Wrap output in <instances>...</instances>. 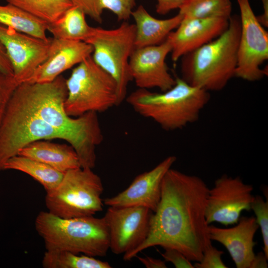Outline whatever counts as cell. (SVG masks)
Wrapping results in <instances>:
<instances>
[{
	"mask_svg": "<svg viewBox=\"0 0 268 268\" xmlns=\"http://www.w3.org/2000/svg\"><path fill=\"white\" fill-rule=\"evenodd\" d=\"M99 6L103 11L108 9L114 13L119 21H126L132 15L135 5V0H99Z\"/></svg>",
	"mask_w": 268,
	"mask_h": 268,
	"instance_id": "cell-27",
	"label": "cell"
},
{
	"mask_svg": "<svg viewBox=\"0 0 268 268\" xmlns=\"http://www.w3.org/2000/svg\"><path fill=\"white\" fill-rule=\"evenodd\" d=\"M73 4L81 9L90 18L98 23L102 22L103 11L100 9L99 0H69Z\"/></svg>",
	"mask_w": 268,
	"mask_h": 268,
	"instance_id": "cell-30",
	"label": "cell"
},
{
	"mask_svg": "<svg viewBox=\"0 0 268 268\" xmlns=\"http://www.w3.org/2000/svg\"><path fill=\"white\" fill-rule=\"evenodd\" d=\"M135 22V48L159 45L180 24L183 15H176L165 19L153 17L143 5L133 10L132 15Z\"/></svg>",
	"mask_w": 268,
	"mask_h": 268,
	"instance_id": "cell-18",
	"label": "cell"
},
{
	"mask_svg": "<svg viewBox=\"0 0 268 268\" xmlns=\"http://www.w3.org/2000/svg\"><path fill=\"white\" fill-rule=\"evenodd\" d=\"M52 38L43 40L0 24V42L5 49L14 77L26 82L47 59Z\"/></svg>",
	"mask_w": 268,
	"mask_h": 268,
	"instance_id": "cell-12",
	"label": "cell"
},
{
	"mask_svg": "<svg viewBox=\"0 0 268 268\" xmlns=\"http://www.w3.org/2000/svg\"><path fill=\"white\" fill-rule=\"evenodd\" d=\"M0 70L11 75L13 69L8 56L3 45L0 42Z\"/></svg>",
	"mask_w": 268,
	"mask_h": 268,
	"instance_id": "cell-33",
	"label": "cell"
},
{
	"mask_svg": "<svg viewBox=\"0 0 268 268\" xmlns=\"http://www.w3.org/2000/svg\"><path fill=\"white\" fill-rule=\"evenodd\" d=\"M171 46L167 40L154 46L135 48L130 59L132 80L138 88H158L161 92L172 88L176 82L166 63Z\"/></svg>",
	"mask_w": 268,
	"mask_h": 268,
	"instance_id": "cell-13",
	"label": "cell"
},
{
	"mask_svg": "<svg viewBox=\"0 0 268 268\" xmlns=\"http://www.w3.org/2000/svg\"><path fill=\"white\" fill-rule=\"evenodd\" d=\"M4 170H15L29 175L42 185L46 192L54 189L65 174L46 164L19 155L9 158L3 165Z\"/></svg>",
	"mask_w": 268,
	"mask_h": 268,
	"instance_id": "cell-21",
	"label": "cell"
},
{
	"mask_svg": "<svg viewBox=\"0 0 268 268\" xmlns=\"http://www.w3.org/2000/svg\"><path fill=\"white\" fill-rule=\"evenodd\" d=\"M268 258L264 252H260L257 255H255L250 268H267L268 266Z\"/></svg>",
	"mask_w": 268,
	"mask_h": 268,
	"instance_id": "cell-35",
	"label": "cell"
},
{
	"mask_svg": "<svg viewBox=\"0 0 268 268\" xmlns=\"http://www.w3.org/2000/svg\"><path fill=\"white\" fill-rule=\"evenodd\" d=\"M156 11L160 15H165L170 11L179 8L187 0H156Z\"/></svg>",
	"mask_w": 268,
	"mask_h": 268,
	"instance_id": "cell-32",
	"label": "cell"
},
{
	"mask_svg": "<svg viewBox=\"0 0 268 268\" xmlns=\"http://www.w3.org/2000/svg\"><path fill=\"white\" fill-rule=\"evenodd\" d=\"M160 253L166 262L171 263L176 268H194V265L180 251L173 248H165Z\"/></svg>",
	"mask_w": 268,
	"mask_h": 268,
	"instance_id": "cell-31",
	"label": "cell"
},
{
	"mask_svg": "<svg viewBox=\"0 0 268 268\" xmlns=\"http://www.w3.org/2000/svg\"><path fill=\"white\" fill-rule=\"evenodd\" d=\"M135 26L123 21L118 27L106 29L93 27L85 42L93 48L92 58L116 81L120 104L126 98L132 80L130 59L135 49Z\"/></svg>",
	"mask_w": 268,
	"mask_h": 268,
	"instance_id": "cell-8",
	"label": "cell"
},
{
	"mask_svg": "<svg viewBox=\"0 0 268 268\" xmlns=\"http://www.w3.org/2000/svg\"><path fill=\"white\" fill-rule=\"evenodd\" d=\"M231 0H187L179 8L184 17L206 18L231 16Z\"/></svg>",
	"mask_w": 268,
	"mask_h": 268,
	"instance_id": "cell-25",
	"label": "cell"
},
{
	"mask_svg": "<svg viewBox=\"0 0 268 268\" xmlns=\"http://www.w3.org/2000/svg\"><path fill=\"white\" fill-rule=\"evenodd\" d=\"M35 227L46 251L101 257L109 250V231L104 216L63 218L42 211L35 219Z\"/></svg>",
	"mask_w": 268,
	"mask_h": 268,
	"instance_id": "cell-5",
	"label": "cell"
},
{
	"mask_svg": "<svg viewBox=\"0 0 268 268\" xmlns=\"http://www.w3.org/2000/svg\"><path fill=\"white\" fill-rule=\"evenodd\" d=\"M17 155L40 161L64 173L81 167L78 156L70 144L39 140L24 146Z\"/></svg>",
	"mask_w": 268,
	"mask_h": 268,
	"instance_id": "cell-19",
	"label": "cell"
},
{
	"mask_svg": "<svg viewBox=\"0 0 268 268\" xmlns=\"http://www.w3.org/2000/svg\"><path fill=\"white\" fill-rule=\"evenodd\" d=\"M44 268H111L110 264L95 257L64 251H46L42 261Z\"/></svg>",
	"mask_w": 268,
	"mask_h": 268,
	"instance_id": "cell-23",
	"label": "cell"
},
{
	"mask_svg": "<svg viewBox=\"0 0 268 268\" xmlns=\"http://www.w3.org/2000/svg\"><path fill=\"white\" fill-rule=\"evenodd\" d=\"M85 15L81 9L72 5L56 21L48 23L47 31L54 38L84 42L92 29Z\"/></svg>",
	"mask_w": 268,
	"mask_h": 268,
	"instance_id": "cell-20",
	"label": "cell"
},
{
	"mask_svg": "<svg viewBox=\"0 0 268 268\" xmlns=\"http://www.w3.org/2000/svg\"><path fill=\"white\" fill-rule=\"evenodd\" d=\"M210 98V92L176 77L175 84L167 91L159 93L138 88L127 97V101L140 115L152 120L165 131H172L197 121Z\"/></svg>",
	"mask_w": 268,
	"mask_h": 268,
	"instance_id": "cell-4",
	"label": "cell"
},
{
	"mask_svg": "<svg viewBox=\"0 0 268 268\" xmlns=\"http://www.w3.org/2000/svg\"><path fill=\"white\" fill-rule=\"evenodd\" d=\"M237 2L241 32L235 76L256 81L267 73L261 66L268 59V33L258 20L249 0H237Z\"/></svg>",
	"mask_w": 268,
	"mask_h": 268,
	"instance_id": "cell-9",
	"label": "cell"
},
{
	"mask_svg": "<svg viewBox=\"0 0 268 268\" xmlns=\"http://www.w3.org/2000/svg\"><path fill=\"white\" fill-rule=\"evenodd\" d=\"M229 19L184 17L166 40L171 46V59L176 62L185 55L211 41L227 28Z\"/></svg>",
	"mask_w": 268,
	"mask_h": 268,
	"instance_id": "cell-15",
	"label": "cell"
},
{
	"mask_svg": "<svg viewBox=\"0 0 268 268\" xmlns=\"http://www.w3.org/2000/svg\"><path fill=\"white\" fill-rule=\"evenodd\" d=\"M47 23L56 21L73 4L69 0H6Z\"/></svg>",
	"mask_w": 268,
	"mask_h": 268,
	"instance_id": "cell-24",
	"label": "cell"
},
{
	"mask_svg": "<svg viewBox=\"0 0 268 268\" xmlns=\"http://www.w3.org/2000/svg\"><path fill=\"white\" fill-rule=\"evenodd\" d=\"M223 254L222 251L211 244L204 251L201 260L195 262L194 267L196 268H227L228 267L221 259Z\"/></svg>",
	"mask_w": 268,
	"mask_h": 268,
	"instance_id": "cell-29",
	"label": "cell"
},
{
	"mask_svg": "<svg viewBox=\"0 0 268 268\" xmlns=\"http://www.w3.org/2000/svg\"><path fill=\"white\" fill-rule=\"evenodd\" d=\"M176 160L174 156L165 158L151 170L135 177L126 189L104 199V204L108 206H142L154 212L160 200L163 178Z\"/></svg>",
	"mask_w": 268,
	"mask_h": 268,
	"instance_id": "cell-14",
	"label": "cell"
},
{
	"mask_svg": "<svg viewBox=\"0 0 268 268\" xmlns=\"http://www.w3.org/2000/svg\"><path fill=\"white\" fill-rule=\"evenodd\" d=\"M255 215L256 220L259 227L261 228L264 246L263 252L268 258V201H265L263 198L257 195L254 198L251 205Z\"/></svg>",
	"mask_w": 268,
	"mask_h": 268,
	"instance_id": "cell-26",
	"label": "cell"
},
{
	"mask_svg": "<svg viewBox=\"0 0 268 268\" xmlns=\"http://www.w3.org/2000/svg\"><path fill=\"white\" fill-rule=\"evenodd\" d=\"M236 224L227 228L208 225L209 238L226 248L237 268H250L255 255L254 236L259 227L253 216L240 217Z\"/></svg>",
	"mask_w": 268,
	"mask_h": 268,
	"instance_id": "cell-17",
	"label": "cell"
},
{
	"mask_svg": "<svg viewBox=\"0 0 268 268\" xmlns=\"http://www.w3.org/2000/svg\"><path fill=\"white\" fill-rule=\"evenodd\" d=\"M67 93L66 79L60 75L45 83L24 82L13 95L28 110L62 133L75 150L80 167L93 169L96 149L103 140L97 113L89 112L73 118L67 114L65 102Z\"/></svg>",
	"mask_w": 268,
	"mask_h": 268,
	"instance_id": "cell-2",
	"label": "cell"
},
{
	"mask_svg": "<svg viewBox=\"0 0 268 268\" xmlns=\"http://www.w3.org/2000/svg\"><path fill=\"white\" fill-rule=\"evenodd\" d=\"M253 187L239 177L224 174L209 189L205 211L208 225L214 222L225 226L236 224L241 212L251 210Z\"/></svg>",
	"mask_w": 268,
	"mask_h": 268,
	"instance_id": "cell-10",
	"label": "cell"
},
{
	"mask_svg": "<svg viewBox=\"0 0 268 268\" xmlns=\"http://www.w3.org/2000/svg\"><path fill=\"white\" fill-rule=\"evenodd\" d=\"M66 85L65 109L71 117L89 112H105L120 104L116 81L94 62L91 56L73 68L66 79Z\"/></svg>",
	"mask_w": 268,
	"mask_h": 268,
	"instance_id": "cell-6",
	"label": "cell"
},
{
	"mask_svg": "<svg viewBox=\"0 0 268 268\" xmlns=\"http://www.w3.org/2000/svg\"><path fill=\"white\" fill-rule=\"evenodd\" d=\"M19 84L13 75L0 70V123L9 101Z\"/></svg>",
	"mask_w": 268,
	"mask_h": 268,
	"instance_id": "cell-28",
	"label": "cell"
},
{
	"mask_svg": "<svg viewBox=\"0 0 268 268\" xmlns=\"http://www.w3.org/2000/svg\"><path fill=\"white\" fill-rule=\"evenodd\" d=\"M209 188L200 177L169 169L161 183L159 203L152 214L146 238L130 254L131 261L144 249L159 246L180 251L200 262L211 244L205 216Z\"/></svg>",
	"mask_w": 268,
	"mask_h": 268,
	"instance_id": "cell-1",
	"label": "cell"
},
{
	"mask_svg": "<svg viewBox=\"0 0 268 268\" xmlns=\"http://www.w3.org/2000/svg\"><path fill=\"white\" fill-rule=\"evenodd\" d=\"M104 188L92 169L79 167L65 173L59 184L46 192L48 211L63 218L94 216L103 209Z\"/></svg>",
	"mask_w": 268,
	"mask_h": 268,
	"instance_id": "cell-7",
	"label": "cell"
},
{
	"mask_svg": "<svg viewBox=\"0 0 268 268\" xmlns=\"http://www.w3.org/2000/svg\"><path fill=\"white\" fill-rule=\"evenodd\" d=\"M240 32V17L231 16L223 33L181 58V78L209 92L223 89L235 76Z\"/></svg>",
	"mask_w": 268,
	"mask_h": 268,
	"instance_id": "cell-3",
	"label": "cell"
},
{
	"mask_svg": "<svg viewBox=\"0 0 268 268\" xmlns=\"http://www.w3.org/2000/svg\"><path fill=\"white\" fill-rule=\"evenodd\" d=\"M153 212L137 206H109L104 217L109 235V249L126 256L146 238Z\"/></svg>",
	"mask_w": 268,
	"mask_h": 268,
	"instance_id": "cell-11",
	"label": "cell"
},
{
	"mask_svg": "<svg viewBox=\"0 0 268 268\" xmlns=\"http://www.w3.org/2000/svg\"><path fill=\"white\" fill-rule=\"evenodd\" d=\"M139 261L147 268H166V262L160 259L146 256L137 257Z\"/></svg>",
	"mask_w": 268,
	"mask_h": 268,
	"instance_id": "cell-34",
	"label": "cell"
},
{
	"mask_svg": "<svg viewBox=\"0 0 268 268\" xmlns=\"http://www.w3.org/2000/svg\"><path fill=\"white\" fill-rule=\"evenodd\" d=\"M0 24L43 40L49 39L47 22L9 3L0 5Z\"/></svg>",
	"mask_w": 268,
	"mask_h": 268,
	"instance_id": "cell-22",
	"label": "cell"
},
{
	"mask_svg": "<svg viewBox=\"0 0 268 268\" xmlns=\"http://www.w3.org/2000/svg\"><path fill=\"white\" fill-rule=\"evenodd\" d=\"M264 13L262 15L257 16L259 22L263 26L268 27V0H262Z\"/></svg>",
	"mask_w": 268,
	"mask_h": 268,
	"instance_id": "cell-36",
	"label": "cell"
},
{
	"mask_svg": "<svg viewBox=\"0 0 268 268\" xmlns=\"http://www.w3.org/2000/svg\"><path fill=\"white\" fill-rule=\"evenodd\" d=\"M92 52V47L84 41L53 38L47 59L26 82H51L91 56Z\"/></svg>",
	"mask_w": 268,
	"mask_h": 268,
	"instance_id": "cell-16",
	"label": "cell"
}]
</instances>
